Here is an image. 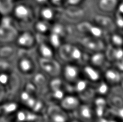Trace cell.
<instances>
[{"mask_svg":"<svg viewBox=\"0 0 123 122\" xmlns=\"http://www.w3.org/2000/svg\"><path fill=\"white\" fill-rule=\"evenodd\" d=\"M9 15L19 30L29 29L37 18V7L30 1H15Z\"/></svg>","mask_w":123,"mask_h":122,"instance_id":"cell-1","label":"cell"},{"mask_svg":"<svg viewBox=\"0 0 123 122\" xmlns=\"http://www.w3.org/2000/svg\"><path fill=\"white\" fill-rule=\"evenodd\" d=\"M14 70L24 78H30L38 70L37 60L32 52L19 50L14 60Z\"/></svg>","mask_w":123,"mask_h":122,"instance_id":"cell-2","label":"cell"},{"mask_svg":"<svg viewBox=\"0 0 123 122\" xmlns=\"http://www.w3.org/2000/svg\"><path fill=\"white\" fill-rule=\"evenodd\" d=\"M37 42V36L31 28L19 29L14 41L19 50L32 52Z\"/></svg>","mask_w":123,"mask_h":122,"instance_id":"cell-3","label":"cell"},{"mask_svg":"<svg viewBox=\"0 0 123 122\" xmlns=\"http://www.w3.org/2000/svg\"><path fill=\"white\" fill-rule=\"evenodd\" d=\"M18 31L10 15L2 16L0 21V44L14 43Z\"/></svg>","mask_w":123,"mask_h":122,"instance_id":"cell-4","label":"cell"},{"mask_svg":"<svg viewBox=\"0 0 123 122\" xmlns=\"http://www.w3.org/2000/svg\"><path fill=\"white\" fill-rule=\"evenodd\" d=\"M72 115L64 111L58 104L48 105L44 114L45 122H68Z\"/></svg>","mask_w":123,"mask_h":122,"instance_id":"cell-5","label":"cell"},{"mask_svg":"<svg viewBox=\"0 0 123 122\" xmlns=\"http://www.w3.org/2000/svg\"><path fill=\"white\" fill-rule=\"evenodd\" d=\"M38 69L47 75L50 78L60 76L61 72V67L55 58H37Z\"/></svg>","mask_w":123,"mask_h":122,"instance_id":"cell-6","label":"cell"},{"mask_svg":"<svg viewBox=\"0 0 123 122\" xmlns=\"http://www.w3.org/2000/svg\"><path fill=\"white\" fill-rule=\"evenodd\" d=\"M55 49L49 43L47 37L37 36V45L34 50L37 58H55Z\"/></svg>","mask_w":123,"mask_h":122,"instance_id":"cell-7","label":"cell"},{"mask_svg":"<svg viewBox=\"0 0 123 122\" xmlns=\"http://www.w3.org/2000/svg\"><path fill=\"white\" fill-rule=\"evenodd\" d=\"M13 122H44V116L21 106L12 117Z\"/></svg>","mask_w":123,"mask_h":122,"instance_id":"cell-8","label":"cell"},{"mask_svg":"<svg viewBox=\"0 0 123 122\" xmlns=\"http://www.w3.org/2000/svg\"><path fill=\"white\" fill-rule=\"evenodd\" d=\"M72 116L81 122H94L97 119L92 104L84 102H81L78 109L72 114Z\"/></svg>","mask_w":123,"mask_h":122,"instance_id":"cell-9","label":"cell"},{"mask_svg":"<svg viewBox=\"0 0 123 122\" xmlns=\"http://www.w3.org/2000/svg\"><path fill=\"white\" fill-rule=\"evenodd\" d=\"M81 104V101L78 95L67 93L59 102L58 105L66 112L73 114Z\"/></svg>","mask_w":123,"mask_h":122,"instance_id":"cell-10","label":"cell"},{"mask_svg":"<svg viewBox=\"0 0 123 122\" xmlns=\"http://www.w3.org/2000/svg\"><path fill=\"white\" fill-rule=\"evenodd\" d=\"M36 87L37 93L40 96H43L48 90V83L50 78L39 69L30 78H28Z\"/></svg>","mask_w":123,"mask_h":122,"instance_id":"cell-11","label":"cell"},{"mask_svg":"<svg viewBox=\"0 0 123 122\" xmlns=\"http://www.w3.org/2000/svg\"><path fill=\"white\" fill-rule=\"evenodd\" d=\"M80 70L78 67L72 64H66L61 67L60 76L68 84H73L79 78Z\"/></svg>","mask_w":123,"mask_h":122,"instance_id":"cell-12","label":"cell"},{"mask_svg":"<svg viewBox=\"0 0 123 122\" xmlns=\"http://www.w3.org/2000/svg\"><path fill=\"white\" fill-rule=\"evenodd\" d=\"M91 104L93 106L96 118L108 116L110 112V106L107 97L96 96Z\"/></svg>","mask_w":123,"mask_h":122,"instance_id":"cell-13","label":"cell"},{"mask_svg":"<svg viewBox=\"0 0 123 122\" xmlns=\"http://www.w3.org/2000/svg\"><path fill=\"white\" fill-rule=\"evenodd\" d=\"M57 9L52 6L51 5L46 4L37 8V18L42 19L51 24L55 22L57 17Z\"/></svg>","mask_w":123,"mask_h":122,"instance_id":"cell-14","label":"cell"},{"mask_svg":"<svg viewBox=\"0 0 123 122\" xmlns=\"http://www.w3.org/2000/svg\"><path fill=\"white\" fill-rule=\"evenodd\" d=\"M19 50L14 43L0 44V58L11 61L14 60L19 52Z\"/></svg>","mask_w":123,"mask_h":122,"instance_id":"cell-15","label":"cell"},{"mask_svg":"<svg viewBox=\"0 0 123 122\" xmlns=\"http://www.w3.org/2000/svg\"><path fill=\"white\" fill-rule=\"evenodd\" d=\"M0 106L2 116L12 117L22 106L15 99H8L1 104Z\"/></svg>","mask_w":123,"mask_h":122,"instance_id":"cell-16","label":"cell"},{"mask_svg":"<svg viewBox=\"0 0 123 122\" xmlns=\"http://www.w3.org/2000/svg\"><path fill=\"white\" fill-rule=\"evenodd\" d=\"M52 24L42 19L37 18L32 24L31 29L37 36L47 37L51 30Z\"/></svg>","mask_w":123,"mask_h":122,"instance_id":"cell-17","label":"cell"},{"mask_svg":"<svg viewBox=\"0 0 123 122\" xmlns=\"http://www.w3.org/2000/svg\"><path fill=\"white\" fill-rule=\"evenodd\" d=\"M105 81L111 86L116 87L120 84L122 81V76L120 72L115 70H108L105 75Z\"/></svg>","mask_w":123,"mask_h":122,"instance_id":"cell-18","label":"cell"},{"mask_svg":"<svg viewBox=\"0 0 123 122\" xmlns=\"http://www.w3.org/2000/svg\"><path fill=\"white\" fill-rule=\"evenodd\" d=\"M84 77L89 83H95L99 81H101V74L100 73L93 67H85L83 70Z\"/></svg>","mask_w":123,"mask_h":122,"instance_id":"cell-19","label":"cell"},{"mask_svg":"<svg viewBox=\"0 0 123 122\" xmlns=\"http://www.w3.org/2000/svg\"><path fill=\"white\" fill-rule=\"evenodd\" d=\"M92 85L96 95L99 96L107 97L112 89V87L105 81H103L101 80Z\"/></svg>","mask_w":123,"mask_h":122,"instance_id":"cell-20","label":"cell"},{"mask_svg":"<svg viewBox=\"0 0 123 122\" xmlns=\"http://www.w3.org/2000/svg\"><path fill=\"white\" fill-rule=\"evenodd\" d=\"M15 4V0H0V14L9 15Z\"/></svg>","mask_w":123,"mask_h":122,"instance_id":"cell-21","label":"cell"},{"mask_svg":"<svg viewBox=\"0 0 123 122\" xmlns=\"http://www.w3.org/2000/svg\"><path fill=\"white\" fill-rule=\"evenodd\" d=\"M14 70V63L0 58V73H10Z\"/></svg>","mask_w":123,"mask_h":122,"instance_id":"cell-22","label":"cell"},{"mask_svg":"<svg viewBox=\"0 0 123 122\" xmlns=\"http://www.w3.org/2000/svg\"><path fill=\"white\" fill-rule=\"evenodd\" d=\"M8 99H9V96L6 88L3 86L0 85V104Z\"/></svg>","mask_w":123,"mask_h":122,"instance_id":"cell-23","label":"cell"},{"mask_svg":"<svg viewBox=\"0 0 123 122\" xmlns=\"http://www.w3.org/2000/svg\"><path fill=\"white\" fill-rule=\"evenodd\" d=\"M37 8L48 4H49V0H30Z\"/></svg>","mask_w":123,"mask_h":122,"instance_id":"cell-24","label":"cell"},{"mask_svg":"<svg viewBox=\"0 0 123 122\" xmlns=\"http://www.w3.org/2000/svg\"><path fill=\"white\" fill-rule=\"evenodd\" d=\"M64 0H49V4L52 6L58 9L63 4Z\"/></svg>","mask_w":123,"mask_h":122,"instance_id":"cell-25","label":"cell"},{"mask_svg":"<svg viewBox=\"0 0 123 122\" xmlns=\"http://www.w3.org/2000/svg\"><path fill=\"white\" fill-rule=\"evenodd\" d=\"M64 1L70 5H76L79 4L81 1V0H64Z\"/></svg>","mask_w":123,"mask_h":122,"instance_id":"cell-26","label":"cell"},{"mask_svg":"<svg viewBox=\"0 0 123 122\" xmlns=\"http://www.w3.org/2000/svg\"><path fill=\"white\" fill-rule=\"evenodd\" d=\"M68 122H81L79 120H78L77 119H76L74 116H71V118L70 119V120L68 121Z\"/></svg>","mask_w":123,"mask_h":122,"instance_id":"cell-27","label":"cell"},{"mask_svg":"<svg viewBox=\"0 0 123 122\" xmlns=\"http://www.w3.org/2000/svg\"><path fill=\"white\" fill-rule=\"evenodd\" d=\"M120 12H123V4H122L121 5H120Z\"/></svg>","mask_w":123,"mask_h":122,"instance_id":"cell-28","label":"cell"},{"mask_svg":"<svg viewBox=\"0 0 123 122\" xmlns=\"http://www.w3.org/2000/svg\"><path fill=\"white\" fill-rule=\"evenodd\" d=\"M2 116V113H1V106H0V117Z\"/></svg>","mask_w":123,"mask_h":122,"instance_id":"cell-29","label":"cell"},{"mask_svg":"<svg viewBox=\"0 0 123 122\" xmlns=\"http://www.w3.org/2000/svg\"><path fill=\"white\" fill-rule=\"evenodd\" d=\"M30 1V0H15V1Z\"/></svg>","mask_w":123,"mask_h":122,"instance_id":"cell-30","label":"cell"},{"mask_svg":"<svg viewBox=\"0 0 123 122\" xmlns=\"http://www.w3.org/2000/svg\"><path fill=\"white\" fill-rule=\"evenodd\" d=\"M1 17H2V16H1V15L0 14V21H1Z\"/></svg>","mask_w":123,"mask_h":122,"instance_id":"cell-31","label":"cell"}]
</instances>
